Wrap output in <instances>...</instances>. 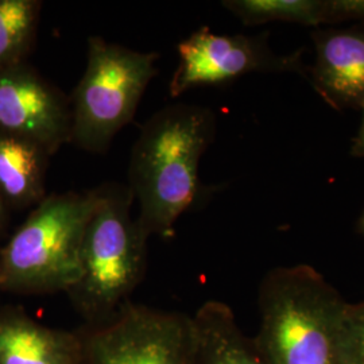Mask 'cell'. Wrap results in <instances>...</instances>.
<instances>
[{"label":"cell","mask_w":364,"mask_h":364,"mask_svg":"<svg viewBox=\"0 0 364 364\" xmlns=\"http://www.w3.org/2000/svg\"><path fill=\"white\" fill-rule=\"evenodd\" d=\"M314 64L306 78L326 105L341 111L364 107V22L347 28H316Z\"/></svg>","instance_id":"cell-9"},{"label":"cell","mask_w":364,"mask_h":364,"mask_svg":"<svg viewBox=\"0 0 364 364\" xmlns=\"http://www.w3.org/2000/svg\"><path fill=\"white\" fill-rule=\"evenodd\" d=\"M0 131L28 139L54 156L70 144L69 96L27 63L1 69Z\"/></svg>","instance_id":"cell-8"},{"label":"cell","mask_w":364,"mask_h":364,"mask_svg":"<svg viewBox=\"0 0 364 364\" xmlns=\"http://www.w3.org/2000/svg\"><path fill=\"white\" fill-rule=\"evenodd\" d=\"M80 331L43 326L22 306L0 308V364H78Z\"/></svg>","instance_id":"cell-10"},{"label":"cell","mask_w":364,"mask_h":364,"mask_svg":"<svg viewBox=\"0 0 364 364\" xmlns=\"http://www.w3.org/2000/svg\"><path fill=\"white\" fill-rule=\"evenodd\" d=\"M42 1L0 0V70L26 63L33 50Z\"/></svg>","instance_id":"cell-14"},{"label":"cell","mask_w":364,"mask_h":364,"mask_svg":"<svg viewBox=\"0 0 364 364\" xmlns=\"http://www.w3.org/2000/svg\"><path fill=\"white\" fill-rule=\"evenodd\" d=\"M9 221H10V209L7 208L6 203L3 201V198L0 196V239L7 231Z\"/></svg>","instance_id":"cell-17"},{"label":"cell","mask_w":364,"mask_h":364,"mask_svg":"<svg viewBox=\"0 0 364 364\" xmlns=\"http://www.w3.org/2000/svg\"><path fill=\"white\" fill-rule=\"evenodd\" d=\"M269 34L227 36L207 26L192 33L177 45L178 64L169 84L170 97L177 99L198 87L220 85L248 73L296 72L306 78L308 68L301 54H275Z\"/></svg>","instance_id":"cell-7"},{"label":"cell","mask_w":364,"mask_h":364,"mask_svg":"<svg viewBox=\"0 0 364 364\" xmlns=\"http://www.w3.org/2000/svg\"><path fill=\"white\" fill-rule=\"evenodd\" d=\"M192 318L191 364H269L225 302H204Z\"/></svg>","instance_id":"cell-11"},{"label":"cell","mask_w":364,"mask_h":364,"mask_svg":"<svg viewBox=\"0 0 364 364\" xmlns=\"http://www.w3.org/2000/svg\"><path fill=\"white\" fill-rule=\"evenodd\" d=\"M363 117H362V124L358 131V135L355 136L352 142L351 154L356 158H364V107L362 108Z\"/></svg>","instance_id":"cell-16"},{"label":"cell","mask_w":364,"mask_h":364,"mask_svg":"<svg viewBox=\"0 0 364 364\" xmlns=\"http://www.w3.org/2000/svg\"><path fill=\"white\" fill-rule=\"evenodd\" d=\"M358 228H359V232L363 235L364 236V213L363 216L360 218V220H359V224H358Z\"/></svg>","instance_id":"cell-18"},{"label":"cell","mask_w":364,"mask_h":364,"mask_svg":"<svg viewBox=\"0 0 364 364\" xmlns=\"http://www.w3.org/2000/svg\"><path fill=\"white\" fill-rule=\"evenodd\" d=\"M216 130L215 114L195 105H166L150 117L131 150L129 188L144 232L168 240L198 193L200 161Z\"/></svg>","instance_id":"cell-1"},{"label":"cell","mask_w":364,"mask_h":364,"mask_svg":"<svg viewBox=\"0 0 364 364\" xmlns=\"http://www.w3.org/2000/svg\"><path fill=\"white\" fill-rule=\"evenodd\" d=\"M221 6L246 26L272 22L311 27L340 23L336 0H225Z\"/></svg>","instance_id":"cell-13"},{"label":"cell","mask_w":364,"mask_h":364,"mask_svg":"<svg viewBox=\"0 0 364 364\" xmlns=\"http://www.w3.org/2000/svg\"><path fill=\"white\" fill-rule=\"evenodd\" d=\"M158 58L156 52L90 37L85 72L69 96L70 144L87 153H107L136 115L144 92L158 75Z\"/></svg>","instance_id":"cell-5"},{"label":"cell","mask_w":364,"mask_h":364,"mask_svg":"<svg viewBox=\"0 0 364 364\" xmlns=\"http://www.w3.org/2000/svg\"><path fill=\"white\" fill-rule=\"evenodd\" d=\"M50 156L37 144L0 131V196L10 210L37 207L46 197Z\"/></svg>","instance_id":"cell-12"},{"label":"cell","mask_w":364,"mask_h":364,"mask_svg":"<svg viewBox=\"0 0 364 364\" xmlns=\"http://www.w3.org/2000/svg\"><path fill=\"white\" fill-rule=\"evenodd\" d=\"M260 326L254 338L269 364H350L348 302L309 264L281 266L258 290Z\"/></svg>","instance_id":"cell-2"},{"label":"cell","mask_w":364,"mask_h":364,"mask_svg":"<svg viewBox=\"0 0 364 364\" xmlns=\"http://www.w3.org/2000/svg\"><path fill=\"white\" fill-rule=\"evenodd\" d=\"M96 204V188L46 196L0 248V290L66 293L80 277L82 240Z\"/></svg>","instance_id":"cell-4"},{"label":"cell","mask_w":364,"mask_h":364,"mask_svg":"<svg viewBox=\"0 0 364 364\" xmlns=\"http://www.w3.org/2000/svg\"><path fill=\"white\" fill-rule=\"evenodd\" d=\"M96 192L97 204L81 247L80 277L65 293L85 326L115 316L130 302L147 270L149 235L131 215L134 196L129 185L105 182Z\"/></svg>","instance_id":"cell-3"},{"label":"cell","mask_w":364,"mask_h":364,"mask_svg":"<svg viewBox=\"0 0 364 364\" xmlns=\"http://www.w3.org/2000/svg\"><path fill=\"white\" fill-rule=\"evenodd\" d=\"M78 364H191L192 318L127 302L119 312L80 329Z\"/></svg>","instance_id":"cell-6"},{"label":"cell","mask_w":364,"mask_h":364,"mask_svg":"<svg viewBox=\"0 0 364 364\" xmlns=\"http://www.w3.org/2000/svg\"><path fill=\"white\" fill-rule=\"evenodd\" d=\"M347 356L350 364H364V301L348 304L346 314Z\"/></svg>","instance_id":"cell-15"}]
</instances>
